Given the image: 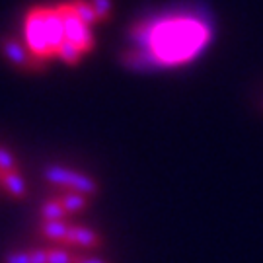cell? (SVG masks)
<instances>
[{"label": "cell", "instance_id": "obj_1", "mask_svg": "<svg viewBox=\"0 0 263 263\" xmlns=\"http://www.w3.org/2000/svg\"><path fill=\"white\" fill-rule=\"evenodd\" d=\"M135 49L125 53L131 68L189 65L211 43V28L205 20L191 14H172L152 22H139L131 28Z\"/></svg>", "mask_w": 263, "mask_h": 263}, {"label": "cell", "instance_id": "obj_2", "mask_svg": "<svg viewBox=\"0 0 263 263\" xmlns=\"http://www.w3.org/2000/svg\"><path fill=\"white\" fill-rule=\"evenodd\" d=\"M66 41L65 24L57 6H33L24 18V43L39 63L57 59L61 45Z\"/></svg>", "mask_w": 263, "mask_h": 263}, {"label": "cell", "instance_id": "obj_3", "mask_svg": "<svg viewBox=\"0 0 263 263\" xmlns=\"http://www.w3.org/2000/svg\"><path fill=\"white\" fill-rule=\"evenodd\" d=\"M43 176L49 183H53L61 191H74L82 193L86 197H92L100 193V183L88 174H80L76 170L65 168V166H47L43 170Z\"/></svg>", "mask_w": 263, "mask_h": 263}, {"label": "cell", "instance_id": "obj_4", "mask_svg": "<svg viewBox=\"0 0 263 263\" xmlns=\"http://www.w3.org/2000/svg\"><path fill=\"white\" fill-rule=\"evenodd\" d=\"M57 10H59V14L63 18V24H65L66 41L76 45L84 55L92 53L96 49V39H94V33H92V28L86 26L84 22L76 16L70 0H65V2L57 4Z\"/></svg>", "mask_w": 263, "mask_h": 263}, {"label": "cell", "instance_id": "obj_5", "mask_svg": "<svg viewBox=\"0 0 263 263\" xmlns=\"http://www.w3.org/2000/svg\"><path fill=\"white\" fill-rule=\"evenodd\" d=\"M0 49H2V53H4V57L8 59L10 63L14 66H18V68H28V70L43 68V63H39L37 59L31 55V51H29L24 41L6 37L2 39Z\"/></svg>", "mask_w": 263, "mask_h": 263}, {"label": "cell", "instance_id": "obj_6", "mask_svg": "<svg viewBox=\"0 0 263 263\" xmlns=\"http://www.w3.org/2000/svg\"><path fill=\"white\" fill-rule=\"evenodd\" d=\"M68 248H78L82 252H98L104 246V238L96 232L94 228L84 224H70V232H68V240H66Z\"/></svg>", "mask_w": 263, "mask_h": 263}, {"label": "cell", "instance_id": "obj_7", "mask_svg": "<svg viewBox=\"0 0 263 263\" xmlns=\"http://www.w3.org/2000/svg\"><path fill=\"white\" fill-rule=\"evenodd\" d=\"M70 220H45L39 224V236L43 240H49V242H55V244H61L63 248L66 246V240H68V232H70Z\"/></svg>", "mask_w": 263, "mask_h": 263}, {"label": "cell", "instance_id": "obj_8", "mask_svg": "<svg viewBox=\"0 0 263 263\" xmlns=\"http://www.w3.org/2000/svg\"><path fill=\"white\" fill-rule=\"evenodd\" d=\"M0 185L6 189L8 195H12L14 199H24L28 195L26 179L20 174V170H12V172L0 174Z\"/></svg>", "mask_w": 263, "mask_h": 263}, {"label": "cell", "instance_id": "obj_9", "mask_svg": "<svg viewBox=\"0 0 263 263\" xmlns=\"http://www.w3.org/2000/svg\"><path fill=\"white\" fill-rule=\"evenodd\" d=\"M39 216H41V222H45V220H68V216L70 215L65 211L63 203H61V199L51 197L41 205Z\"/></svg>", "mask_w": 263, "mask_h": 263}, {"label": "cell", "instance_id": "obj_10", "mask_svg": "<svg viewBox=\"0 0 263 263\" xmlns=\"http://www.w3.org/2000/svg\"><path fill=\"white\" fill-rule=\"evenodd\" d=\"M57 197L61 199V203H63V207H65L68 215L80 213V211L88 209V205H90V197H86L82 193H74V191H63Z\"/></svg>", "mask_w": 263, "mask_h": 263}, {"label": "cell", "instance_id": "obj_11", "mask_svg": "<svg viewBox=\"0 0 263 263\" xmlns=\"http://www.w3.org/2000/svg\"><path fill=\"white\" fill-rule=\"evenodd\" d=\"M47 250V263H78L80 254H76L68 248H45Z\"/></svg>", "mask_w": 263, "mask_h": 263}, {"label": "cell", "instance_id": "obj_12", "mask_svg": "<svg viewBox=\"0 0 263 263\" xmlns=\"http://www.w3.org/2000/svg\"><path fill=\"white\" fill-rule=\"evenodd\" d=\"M70 4H72V8H74L76 16L82 20L86 26L92 28L94 24H100L94 8H92V4H90V0H70Z\"/></svg>", "mask_w": 263, "mask_h": 263}, {"label": "cell", "instance_id": "obj_13", "mask_svg": "<svg viewBox=\"0 0 263 263\" xmlns=\"http://www.w3.org/2000/svg\"><path fill=\"white\" fill-rule=\"evenodd\" d=\"M57 59H61V61L68 66H76L82 59H84V53L76 47V45L65 41V43L61 45V49H59V53H57Z\"/></svg>", "mask_w": 263, "mask_h": 263}, {"label": "cell", "instance_id": "obj_14", "mask_svg": "<svg viewBox=\"0 0 263 263\" xmlns=\"http://www.w3.org/2000/svg\"><path fill=\"white\" fill-rule=\"evenodd\" d=\"M92 8H94L96 16H98V22L104 24L107 20L111 18V0H90Z\"/></svg>", "mask_w": 263, "mask_h": 263}, {"label": "cell", "instance_id": "obj_15", "mask_svg": "<svg viewBox=\"0 0 263 263\" xmlns=\"http://www.w3.org/2000/svg\"><path fill=\"white\" fill-rule=\"evenodd\" d=\"M12 170H18L16 156H14L8 148L0 146V174H4V172H12Z\"/></svg>", "mask_w": 263, "mask_h": 263}, {"label": "cell", "instance_id": "obj_16", "mask_svg": "<svg viewBox=\"0 0 263 263\" xmlns=\"http://www.w3.org/2000/svg\"><path fill=\"white\" fill-rule=\"evenodd\" d=\"M29 263H47V250L45 248H33L28 250Z\"/></svg>", "mask_w": 263, "mask_h": 263}, {"label": "cell", "instance_id": "obj_17", "mask_svg": "<svg viewBox=\"0 0 263 263\" xmlns=\"http://www.w3.org/2000/svg\"><path fill=\"white\" fill-rule=\"evenodd\" d=\"M2 263H29L28 250L26 252H12L2 259Z\"/></svg>", "mask_w": 263, "mask_h": 263}, {"label": "cell", "instance_id": "obj_18", "mask_svg": "<svg viewBox=\"0 0 263 263\" xmlns=\"http://www.w3.org/2000/svg\"><path fill=\"white\" fill-rule=\"evenodd\" d=\"M78 263H107L102 257H96V255H88V254H80V261Z\"/></svg>", "mask_w": 263, "mask_h": 263}]
</instances>
